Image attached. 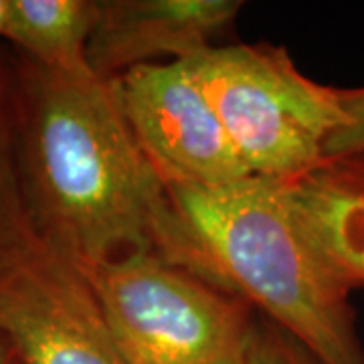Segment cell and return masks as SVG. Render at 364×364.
<instances>
[{"label":"cell","mask_w":364,"mask_h":364,"mask_svg":"<svg viewBox=\"0 0 364 364\" xmlns=\"http://www.w3.org/2000/svg\"><path fill=\"white\" fill-rule=\"evenodd\" d=\"M243 4L237 0H104L87 47L91 69L117 77L132 67L188 59L213 45Z\"/></svg>","instance_id":"52a82bcc"},{"label":"cell","mask_w":364,"mask_h":364,"mask_svg":"<svg viewBox=\"0 0 364 364\" xmlns=\"http://www.w3.org/2000/svg\"><path fill=\"white\" fill-rule=\"evenodd\" d=\"M100 18L95 0H6L2 37L21 57L55 71L87 73V47Z\"/></svg>","instance_id":"9c48e42d"},{"label":"cell","mask_w":364,"mask_h":364,"mask_svg":"<svg viewBox=\"0 0 364 364\" xmlns=\"http://www.w3.org/2000/svg\"><path fill=\"white\" fill-rule=\"evenodd\" d=\"M33 235L21 195L9 112V81L0 90V263Z\"/></svg>","instance_id":"30bf717a"},{"label":"cell","mask_w":364,"mask_h":364,"mask_svg":"<svg viewBox=\"0 0 364 364\" xmlns=\"http://www.w3.org/2000/svg\"><path fill=\"white\" fill-rule=\"evenodd\" d=\"M4 16H6V0H0V37L4 31ZM6 81H9V65L0 61V90L6 87Z\"/></svg>","instance_id":"4fadbf2b"},{"label":"cell","mask_w":364,"mask_h":364,"mask_svg":"<svg viewBox=\"0 0 364 364\" xmlns=\"http://www.w3.org/2000/svg\"><path fill=\"white\" fill-rule=\"evenodd\" d=\"M14 358H16V356H14L11 344H9L6 338L0 334V364H13Z\"/></svg>","instance_id":"5bb4252c"},{"label":"cell","mask_w":364,"mask_h":364,"mask_svg":"<svg viewBox=\"0 0 364 364\" xmlns=\"http://www.w3.org/2000/svg\"><path fill=\"white\" fill-rule=\"evenodd\" d=\"M344 122L334 132L324 148V160L364 154V85L338 90Z\"/></svg>","instance_id":"7c38bea8"},{"label":"cell","mask_w":364,"mask_h":364,"mask_svg":"<svg viewBox=\"0 0 364 364\" xmlns=\"http://www.w3.org/2000/svg\"><path fill=\"white\" fill-rule=\"evenodd\" d=\"M284 184L332 272L350 289L364 287V154L324 160Z\"/></svg>","instance_id":"ba28073f"},{"label":"cell","mask_w":364,"mask_h":364,"mask_svg":"<svg viewBox=\"0 0 364 364\" xmlns=\"http://www.w3.org/2000/svg\"><path fill=\"white\" fill-rule=\"evenodd\" d=\"M184 61L251 176L289 182L324 162L344 122L338 87L306 77L284 47L210 45Z\"/></svg>","instance_id":"277c9868"},{"label":"cell","mask_w":364,"mask_h":364,"mask_svg":"<svg viewBox=\"0 0 364 364\" xmlns=\"http://www.w3.org/2000/svg\"><path fill=\"white\" fill-rule=\"evenodd\" d=\"M9 112L31 229L75 265L150 249L168 259L174 210L132 134L116 81L25 57L9 65Z\"/></svg>","instance_id":"6da1fadb"},{"label":"cell","mask_w":364,"mask_h":364,"mask_svg":"<svg viewBox=\"0 0 364 364\" xmlns=\"http://www.w3.org/2000/svg\"><path fill=\"white\" fill-rule=\"evenodd\" d=\"M168 195V261L247 301L322 364H364L352 289L314 245L284 182L247 176Z\"/></svg>","instance_id":"7a4b0ae2"},{"label":"cell","mask_w":364,"mask_h":364,"mask_svg":"<svg viewBox=\"0 0 364 364\" xmlns=\"http://www.w3.org/2000/svg\"><path fill=\"white\" fill-rule=\"evenodd\" d=\"M245 364H322L282 328L257 314Z\"/></svg>","instance_id":"8fae6325"},{"label":"cell","mask_w":364,"mask_h":364,"mask_svg":"<svg viewBox=\"0 0 364 364\" xmlns=\"http://www.w3.org/2000/svg\"><path fill=\"white\" fill-rule=\"evenodd\" d=\"M77 267L128 364H245L247 301L150 249Z\"/></svg>","instance_id":"3957f363"},{"label":"cell","mask_w":364,"mask_h":364,"mask_svg":"<svg viewBox=\"0 0 364 364\" xmlns=\"http://www.w3.org/2000/svg\"><path fill=\"white\" fill-rule=\"evenodd\" d=\"M0 334L21 364H128L85 275L35 231L0 263Z\"/></svg>","instance_id":"5b68a950"},{"label":"cell","mask_w":364,"mask_h":364,"mask_svg":"<svg viewBox=\"0 0 364 364\" xmlns=\"http://www.w3.org/2000/svg\"><path fill=\"white\" fill-rule=\"evenodd\" d=\"M112 79L132 134L166 188H208L251 176L184 59L132 67Z\"/></svg>","instance_id":"8992f818"},{"label":"cell","mask_w":364,"mask_h":364,"mask_svg":"<svg viewBox=\"0 0 364 364\" xmlns=\"http://www.w3.org/2000/svg\"><path fill=\"white\" fill-rule=\"evenodd\" d=\"M13 364H21V363H18V358H14V360H13Z\"/></svg>","instance_id":"9a60e30c"}]
</instances>
